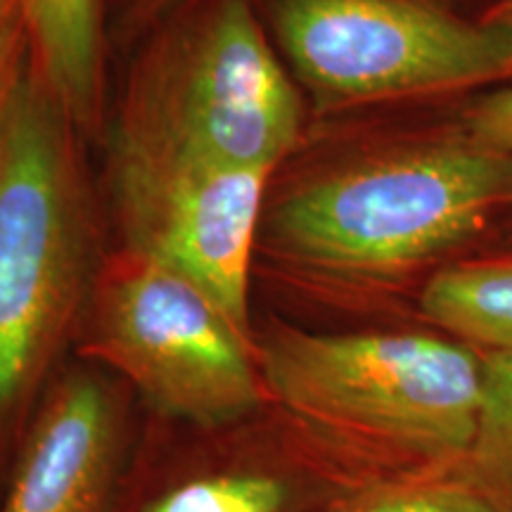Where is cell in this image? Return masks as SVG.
Instances as JSON below:
<instances>
[{
	"instance_id": "obj_1",
	"label": "cell",
	"mask_w": 512,
	"mask_h": 512,
	"mask_svg": "<svg viewBox=\"0 0 512 512\" xmlns=\"http://www.w3.org/2000/svg\"><path fill=\"white\" fill-rule=\"evenodd\" d=\"M510 207L512 155L463 124L290 157L268 183L254 278L299 304L370 309Z\"/></svg>"
},
{
	"instance_id": "obj_2",
	"label": "cell",
	"mask_w": 512,
	"mask_h": 512,
	"mask_svg": "<svg viewBox=\"0 0 512 512\" xmlns=\"http://www.w3.org/2000/svg\"><path fill=\"white\" fill-rule=\"evenodd\" d=\"M81 133L22 62L0 95V482L76 351L102 256Z\"/></svg>"
},
{
	"instance_id": "obj_3",
	"label": "cell",
	"mask_w": 512,
	"mask_h": 512,
	"mask_svg": "<svg viewBox=\"0 0 512 512\" xmlns=\"http://www.w3.org/2000/svg\"><path fill=\"white\" fill-rule=\"evenodd\" d=\"M273 406L375 477L453 470L475 439L482 354L427 332L256 325Z\"/></svg>"
},
{
	"instance_id": "obj_4",
	"label": "cell",
	"mask_w": 512,
	"mask_h": 512,
	"mask_svg": "<svg viewBox=\"0 0 512 512\" xmlns=\"http://www.w3.org/2000/svg\"><path fill=\"white\" fill-rule=\"evenodd\" d=\"M302 88L249 0H188L145 36L110 147L278 171L304 145Z\"/></svg>"
},
{
	"instance_id": "obj_5",
	"label": "cell",
	"mask_w": 512,
	"mask_h": 512,
	"mask_svg": "<svg viewBox=\"0 0 512 512\" xmlns=\"http://www.w3.org/2000/svg\"><path fill=\"white\" fill-rule=\"evenodd\" d=\"M74 354L155 420L216 427L271 406L256 335L185 275L121 247L102 256Z\"/></svg>"
},
{
	"instance_id": "obj_6",
	"label": "cell",
	"mask_w": 512,
	"mask_h": 512,
	"mask_svg": "<svg viewBox=\"0 0 512 512\" xmlns=\"http://www.w3.org/2000/svg\"><path fill=\"white\" fill-rule=\"evenodd\" d=\"M275 43L318 117L508 79L496 29L434 0H275Z\"/></svg>"
},
{
	"instance_id": "obj_7",
	"label": "cell",
	"mask_w": 512,
	"mask_h": 512,
	"mask_svg": "<svg viewBox=\"0 0 512 512\" xmlns=\"http://www.w3.org/2000/svg\"><path fill=\"white\" fill-rule=\"evenodd\" d=\"M375 482L271 403L216 427L150 418L112 512H335Z\"/></svg>"
},
{
	"instance_id": "obj_8",
	"label": "cell",
	"mask_w": 512,
	"mask_h": 512,
	"mask_svg": "<svg viewBox=\"0 0 512 512\" xmlns=\"http://www.w3.org/2000/svg\"><path fill=\"white\" fill-rule=\"evenodd\" d=\"M275 171L110 147L119 247L185 275L256 335L254 254Z\"/></svg>"
},
{
	"instance_id": "obj_9",
	"label": "cell",
	"mask_w": 512,
	"mask_h": 512,
	"mask_svg": "<svg viewBox=\"0 0 512 512\" xmlns=\"http://www.w3.org/2000/svg\"><path fill=\"white\" fill-rule=\"evenodd\" d=\"M131 401L117 377L67 363L19 446L0 512H112L136 446Z\"/></svg>"
},
{
	"instance_id": "obj_10",
	"label": "cell",
	"mask_w": 512,
	"mask_h": 512,
	"mask_svg": "<svg viewBox=\"0 0 512 512\" xmlns=\"http://www.w3.org/2000/svg\"><path fill=\"white\" fill-rule=\"evenodd\" d=\"M29 57L83 140L105 131V0H19Z\"/></svg>"
},
{
	"instance_id": "obj_11",
	"label": "cell",
	"mask_w": 512,
	"mask_h": 512,
	"mask_svg": "<svg viewBox=\"0 0 512 512\" xmlns=\"http://www.w3.org/2000/svg\"><path fill=\"white\" fill-rule=\"evenodd\" d=\"M418 311L479 354H512V261L439 268L420 287Z\"/></svg>"
},
{
	"instance_id": "obj_12",
	"label": "cell",
	"mask_w": 512,
	"mask_h": 512,
	"mask_svg": "<svg viewBox=\"0 0 512 512\" xmlns=\"http://www.w3.org/2000/svg\"><path fill=\"white\" fill-rule=\"evenodd\" d=\"M482 368L477 432L458 472L503 512H512V354H482Z\"/></svg>"
},
{
	"instance_id": "obj_13",
	"label": "cell",
	"mask_w": 512,
	"mask_h": 512,
	"mask_svg": "<svg viewBox=\"0 0 512 512\" xmlns=\"http://www.w3.org/2000/svg\"><path fill=\"white\" fill-rule=\"evenodd\" d=\"M335 512H503L453 470L403 472L356 491Z\"/></svg>"
},
{
	"instance_id": "obj_14",
	"label": "cell",
	"mask_w": 512,
	"mask_h": 512,
	"mask_svg": "<svg viewBox=\"0 0 512 512\" xmlns=\"http://www.w3.org/2000/svg\"><path fill=\"white\" fill-rule=\"evenodd\" d=\"M463 126L475 138L512 155V86L472 102L463 114Z\"/></svg>"
},
{
	"instance_id": "obj_15",
	"label": "cell",
	"mask_w": 512,
	"mask_h": 512,
	"mask_svg": "<svg viewBox=\"0 0 512 512\" xmlns=\"http://www.w3.org/2000/svg\"><path fill=\"white\" fill-rule=\"evenodd\" d=\"M188 0H119L114 34L121 43L140 41Z\"/></svg>"
},
{
	"instance_id": "obj_16",
	"label": "cell",
	"mask_w": 512,
	"mask_h": 512,
	"mask_svg": "<svg viewBox=\"0 0 512 512\" xmlns=\"http://www.w3.org/2000/svg\"><path fill=\"white\" fill-rule=\"evenodd\" d=\"M29 57V41L24 24L17 22L12 27L0 31V95L8 86L22 62Z\"/></svg>"
},
{
	"instance_id": "obj_17",
	"label": "cell",
	"mask_w": 512,
	"mask_h": 512,
	"mask_svg": "<svg viewBox=\"0 0 512 512\" xmlns=\"http://www.w3.org/2000/svg\"><path fill=\"white\" fill-rule=\"evenodd\" d=\"M486 27L496 29L505 41H508L510 48V72L508 79H512V0H496L489 10L484 12V17L479 19Z\"/></svg>"
},
{
	"instance_id": "obj_18",
	"label": "cell",
	"mask_w": 512,
	"mask_h": 512,
	"mask_svg": "<svg viewBox=\"0 0 512 512\" xmlns=\"http://www.w3.org/2000/svg\"><path fill=\"white\" fill-rule=\"evenodd\" d=\"M17 22H22L19 0H0V31L12 27V24Z\"/></svg>"
}]
</instances>
